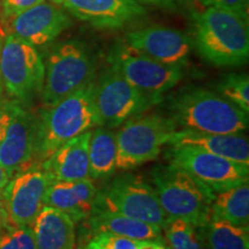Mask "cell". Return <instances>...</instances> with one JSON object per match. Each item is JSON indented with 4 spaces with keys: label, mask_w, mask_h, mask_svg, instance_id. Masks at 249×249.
Listing matches in <instances>:
<instances>
[{
    "label": "cell",
    "mask_w": 249,
    "mask_h": 249,
    "mask_svg": "<svg viewBox=\"0 0 249 249\" xmlns=\"http://www.w3.org/2000/svg\"><path fill=\"white\" fill-rule=\"evenodd\" d=\"M95 86L92 81L40 112L37 118V164L48 160L64 143L99 126Z\"/></svg>",
    "instance_id": "obj_1"
},
{
    "label": "cell",
    "mask_w": 249,
    "mask_h": 249,
    "mask_svg": "<svg viewBox=\"0 0 249 249\" xmlns=\"http://www.w3.org/2000/svg\"><path fill=\"white\" fill-rule=\"evenodd\" d=\"M193 21V44L205 61L217 67L241 66L248 61V18L227 9L207 7L194 14Z\"/></svg>",
    "instance_id": "obj_2"
},
{
    "label": "cell",
    "mask_w": 249,
    "mask_h": 249,
    "mask_svg": "<svg viewBox=\"0 0 249 249\" xmlns=\"http://www.w3.org/2000/svg\"><path fill=\"white\" fill-rule=\"evenodd\" d=\"M170 118L181 129L202 133L242 134L248 113L219 93L204 88H186L170 98Z\"/></svg>",
    "instance_id": "obj_3"
},
{
    "label": "cell",
    "mask_w": 249,
    "mask_h": 249,
    "mask_svg": "<svg viewBox=\"0 0 249 249\" xmlns=\"http://www.w3.org/2000/svg\"><path fill=\"white\" fill-rule=\"evenodd\" d=\"M158 201L169 219L180 218L196 226L210 220L214 193L194 177L173 165H160L151 173Z\"/></svg>",
    "instance_id": "obj_4"
},
{
    "label": "cell",
    "mask_w": 249,
    "mask_h": 249,
    "mask_svg": "<svg viewBox=\"0 0 249 249\" xmlns=\"http://www.w3.org/2000/svg\"><path fill=\"white\" fill-rule=\"evenodd\" d=\"M42 98L45 107L67 97L93 81L96 61L88 45L68 39L52 48L45 62Z\"/></svg>",
    "instance_id": "obj_5"
},
{
    "label": "cell",
    "mask_w": 249,
    "mask_h": 249,
    "mask_svg": "<svg viewBox=\"0 0 249 249\" xmlns=\"http://www.w3.org/2000/svg\"><path fill=\"white\" fill-rule=\"evenodd\" d=\"M178 127L161 114L134 117L123 124L117 135V170H132L156 160Z\"/></svg>",
    "instance_id": "obj_6"
},
{
    "label": "cell",
    "mask_w": 249,
    "mask_h": 249,
    "mask_svg": "<svg viewBox=\"0 0 249 249\" xmlns=\"http://www.w3.org/2000/svg\"><path fill=\"white\" fill-rule=\"evenodd\" d=\"M93 207L152 224L161 230L169 220L154 186L135 174H124L112 179L97 191Z\"/></svg>",
    "instance_id": "obj_7"
},
{
    "label": "cell",
    "mask_w": 249,
    "mask_h": 249,
    "mask_svg": "<svg viewBox=\"0 0 249 249\" xmlns=\"http://www.w3.org/2000/svg\"><path fill=\"white\" fill-rule=\"evenodd\" d=\"M44 76V61L35 46L7 34L0 48V80L8 95L27 104L42 93Z\"/></svg>",
    "instance_id": "obj_8"
},
{
    "label": "cell",
    "mask_w": 249,
    "mask_h": 249,
    "mask_svg": "<svg viewBox=\"0 0 249 249\" xmlns=\"http://www.w3.org/2000/svg\"><path fill=\"white\" fill-rule=\"evenodd\" d=\"M166 160L169 164L186 171L213 193L249 181V164L238 163L197 148L170 145Z\"/></svg>",
    "instance_id": "obj_9"
},
{
    "label": "cell",
    "mask_w": 249,
    "mask_h": 249,
    "mask_svg": "<svg viewBox=\"0 0 249 249\" xmlns=\"http://www.w3.org/2000/svg\"><path fill=\"white\" fill-rule=\"evenodd\" d=\"M161 101L163 97H154L135 88L113 68L105 71L95 86L99 126L108 128L121 126Z\"/></svg>",
    "instance_id": "obj_10"
},
{
    "label": "cell",
    "mask_w": 249,
    "mask_h": 249,
    "mask_svg": "<svg viewBox=\"0 0 249 249\" xmlns=\"http://www.w3.org/2000/svg\"><path fill=\"white\" fill-rule=\"evenodd\" d=\"M111 68L130 85L154 97L174 88L185 76L182 67L161 64L142 54L128 44H118L108 54Z\"/></svg>",
    "instance_id": "obj_11"
},
{
    "label": "cell",
    "mask_w": 249,
    "mask_h": 249,
    "mask_svg": "<svg viewBox=\"0 0 249 249\" xmlns=\"http://www.w3.org/2000/svg\"><path fill=\"white\" fill-rule=\"evenodd\" d=\"M49 183L48 174L40 165L14 174L1 194L9 222L14 225L31 226L44 207L43 200Z\"/></svg>",
    "instance_id": "obj_12"
},
{
    "label": "cell",
    "mask_w": 249,
    "mask_h": 249,
    "mask_svg": "<svg viewBox=\"0 0 249 249\" xmlns=\"http://www.w3.org/2000/svg\"><path fill=\"white\" fill-rule=\"evenodd\" d=\"M36 138L37 117L12 103L11 119L0 143V165L9 179L20 171L38 165L35 160Z\"/></svg>",
    "instance_id": "obj_13"
},
{
    "label": "cell",
    "mask_w": 249,
    "mask_h": 249,
    "mask_svg": "<svg viewBox=\"0 0 249 249\" xmlns=\"http://www.w3.org/2000/svg\"><path fill=\"white\" fill-rule=\"evenodd\" d=\"M124 43L156 61L182 68L188 64L194 48L187 34L161 24L130 31Z\"/></svg>",
    "instance_id": "obj_14"
},
{
    "label": "cell",
    "mask_w": 249,
    "mask_h": 249,
    "mask_svg": "<svg viewBox=\"0 0 249 249\" xmlns=\"http://www.w3.org/2000/svg\"><path fill=\"white\" fill-rule=\"evenodd\" d=\"M4 23L6 35L12 34L35 48L50 44L71 26L64 9L45 0Z\"/></svg>",
    "instance_id": "obj_15"
},
{
    "label": "cell",
    "mask_w": 249,
    "mask_h": 249,
    "mask_svg": "<svg viewBox=\"0 0 249 249\" xmlns=\"http://www.w3.org/2000/svg\"><path fill=\"white\" fill-rule=\"evenodd\" d=\"M53 4L99 29H119L145 14L138 0H51Z\"/></svg>",
    "instance_id": "obj_16"
},
{
    "label": "cell",
    "mask_w": 249,
    "mask_h": 249,
    "mask_svg": "<svg viewBox=\"0 0 249 249\" xmlns=\"http://www.w3.org/2000/svg\"><path fill=\"white\" fill-rule=\"evenodd\" d=\"M91 130L80 134L58 148L40 164L50 181L90 179L89 142Z\"/></svg>",
    "instance_id": "obj_17"
},
{
    "label": "cell",
    "mask_w": 249,
    "mask_h": 249,
    "mask_svg": "<svg viewBox=\"0 0 249 249\" xmlns=\"http://www.w3.org/2000/svg\"><path fill=\"white\" fill-rule=\"evenodd\" d=\"M97 187L92 179L50 181L43 204L67 213L74 222L88 219L95 203Z\"/></svg>",
    "instance_id": "obj_18"
},
{
    "label": "cell",
    "mask_w": 249,
    "mask_h": 249,
    "mask_svg": "<svg viewBox=\"0 0 249 249\" xmlns=\"http://www.w3.org/2000/svg\"><path fill=\"white\" fill-rule=\"evenodd\" d=\"M169 145L197 148L238 163L249 164V142L242 134H216L178 129Z\"/></svg>",
    "instance_id": "obj_19"
},
{
    "label": "cell",
    "mask_w": 249,
    "mask_h": 249,
    "mask_svg": "<svg viewBox=\"0 0 249 249\" xmlns=\"http://www.w3.org/2000/svg\"><path fill=\"white\" fill-rule=\"evenodd\" d=\"M36 249H75V222L67 213L43 207L31 224Z\"/></svg>",
    "instance_id": "obj_20"
},
{
    "label": "cell",
    "mask_w": 249,
    "mask_h": 249,
    "mask_svg": "<svg viewBox=\"0 0 249 249\" xmlns=\"http://www.w3.org/2000/svg\"><path fill=\"white\" fill-rule=\"evenodd\" d=\"M90 230L95 233H108L135 240H160V227L124 216L113 211L92 208L88 217Z\"/></svg>",
    "instance_id": "obj_21"
},
{
    "label": "cell",
    "mask_w": 249,
    "mask_h": 249,
    "mask_svg": "<svg viewBox=\"0 0 249 249\" xmlns=\"http://www.w3.org/2000/svg\"><path fill=\"white\" fill-rule=\"evenodd\" d=\"M117 135L107 127L91 130L89 142L90 179L107 178L117 170Z\"/></svg>",
    "instance_id": "obj_22"
},
{
    "label": "cell",
    "mask_w": 249,
    "mask_h": 249,
    "mask_svg": "<svg viewBox=\"0 0 249 249\" xmlns=\"http://www.w3.org/2000/svg\"><path fill=\"white\" fill-rule=\"evenodd\" d=\"M210 219L249 226V186L247 183L214 193Z\"/></svg>",
    "instance_id": "obj_23"
},
{
    "label": "cell",
    "mask_w": 249,
    "mask_h": 249,
    "mask_svg": "<svg viewBox=\"0 0 249 249\" xmlns=\"http://www.w3.org/2000/svg\"><path fill=\"white\" fill-rule=\"evenodd\" d=\"M202 231L208 249H249V226L210 219Z\"/></svg>",
    "instance_id": "obj_24"
},
{
    "label": "cell",
    "mask_w": 249,
    "mask_h": 249,
    "mask_svg": "<svg viewBox=\"0 0 249 249\" xmlns=\"http://www.w3.org/2000/svg\"><path fill=\"white\" fill-rule=\"evenodd\" d=\"M163 231L169 249H208L202 227L185 219H169Z\"/></svg>",
    "instance_id": "obj_25"
},
{
    "label": "cell",
    "mask_w": 249,
    "mask_h": 249,
    "mask_svg": "<svg viewBox=\"0 0 249 249\" xmlns=\"http://www.w3.org/2000/svg\"><path fill=\"white\" fill-rule=\"evenodd\" d=\"M81 249H169L163 239L160 240H135L124 236L95 233Z\"/></svg>",
    "instance_id": "obj_26"
},
{
    "label": "cell",
    "mask_w": 249,
    "mask_h": 249,
    "mask_svg": "<svg viewBox=\"0 0 249 249\" xmlns=\"http://www.w3.org/2000/svg\"><path fill=\"white\" fill-rule=\"evenodd\" d=\"M216 89L217 93L248 113L249 79L247 74H229L217 83Z\"/></svg>",
    "instance_id": "obj_27"
},
{
    "label": "cell",
    "mask_w": 249,
    "mask_h": 249,
    "mask_svg": "<svg viewBox=\"0 0 249 249\" xmlns=\"http://www.w3.org/2000/svg\"><path fill=\"white\" fill-rule=\"evenodd\" d=\"M0 249H36L31 226L8 224L0 232Z\"/></svg>",
    "instance_id": "obj_28"
},
{
    "label": "cell",
    "mask_w": 249,
    "mask_h": 249,
    "mask_svg": "<svg viewBox=\"0 0 249 249\" xmlns=\"http://www.w3.org/2000/svg\"><path fill=\"white\" fill-rule=\"evenodd\" d=\"M44 0H0L1 2L2 20L6 21L15 15L22 13Z\"/></svg>",
    "instance_id": "obj_29"
},
{
    "label": "cell",
    "mask_w": 249,
    "mask_h": 249,
    "mask_svg": "<svg viewBox=\"0 0 249 249\" xmlns=\"http://www.w3.org/2000/svg\"><path fill=\"white\" fill-rule=\"evenodd\" d=\"M204 7H216L235 12L248 18V0H198Z\"/></svg>",
    "instance_id": "obj_30"
},
{
    "label": "cell",
    "mask_w": 249,
    "mask_h": 249,
    "mask_svg": "<svg viewBox=\"0 0 249 249\" xmlns=\"http://www.w3.org/2000/svg\"><path fill=\"white\" fill-rule=\"evenodd\" d=\"M139 2H143V4L156 6L160 8H167V9H174L179 7L182 0H138Z\"/></svg>",
    "instance_id": "obj_31"
},
{
    "label": "cell",
    "mask_w": 249,
    "mask_h": 249,
    "mask_svg": "<svg viewBox=\"0 0 249 249\" xmlns=\"http://www.w3.org/2000/svg\"><path fill=\"white\" fill-rule=\"evenodd\" d=\"M9 119H11V104H5L4 111L0 114V143L5 136Z\"/></svg>",
    "instance_id": "obj_32"
},
{
    "label": "cell",
    "mask_w": 249,
    "mask_h": 249,
    "mask_svg": "<svg viewBox=\"0 0 249 249\" xmlns=\"http://www.w3.org/2000/svg\"><path fill=\"white\" fill-rule=\"evenodd\" d=\"M8 224H12L9 222V218L7 214V211H6L4 201H2V197L0 196V232L5 229Z\"/></svg>",
    "instance_id": "obj_33"
},
{
    "label": "cell",
    "mask_w": 249,
    "mask_h": 249,
    "mask_svg": "<svg viewBox=\"0 0 249 249\" xmlns=\"http://www.w3.org/2000/svg\"><path fill=\"white\" fill-rule=\"evenodd\" d=\"M8 180H9V177L7 172H6L4 167L0 165V196H1L2 192H4V188L6 187V185H7Z\"/></svg>",
    "instance_id": "obj_34"
},
{
    "label": "cell",
    "mask_w": 249,
    "mask_h": 249,
    "mask_svg": "<svg viewBox=\"0 0 249 249\" xmlns=\"http://www.w3.org/2000/svg\"><path fill=\"white\" fill-rule=\"evenodd\" d=\"M5 108V103L2 101V97H1V92H0V114H1V112L4 111Z\"/></svg>",
    "instance_id": "obj_35"
},
{
    "label": "cell",
    "mask_w": 249,
    "mask_h": 249,
    "mask_svg": "<svg viewBox=\"0 0 249 249\" xmlns=\"http://www.w3.org/2000/svg\"><path fill=\"white\" fill-rule=\"evenodd\" d=\"M0 48H1V42H0ZM0 92H2V88H1V85H0Z\"/></svg>",
    "instance_id": "obj_36"
}]
</instances>
